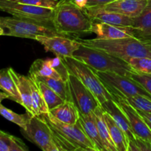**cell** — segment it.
Masks as SVG:
<instances>
[{
    "label": "cell",
    "instance_id": "1",
    "mask_svg": "<svg viewBox=\"0 0 151 151\" xmlns=\"http://www.w3.org/2000/svg\"><path fill=\"white\" fill-rule=\"evenodd\" d=\"M92 19L73 0H60L54 8L52 26L60 35L78 37L90 32Z\"/></svg>",
    "mask_w": 151,
    "mask_h": 151
},
{
    "label": "cell",
    "instance_id": "2",
    "mask_svg": "<svg viewBox=\"0 0 151 151\" xmlns=\"http://www.w3.org/2000/svg\"><path fill=\"white\" fill-rule=\"evenodd\" d=\"M80 43L91 48L102 50L125 61L129 58L147 57L151 58V42L137 38L119 39H79Z\"/></svg>",
    "mask_w": 151,
    "mask_h": 151
},
{
    "label": "cell",
    "instance_id": "3",
    "mask_svg": "<svg viewBox=\"0 0 151 151\" xmlns=\"http://www.w3.org/2000/svg\"><path fill=\"white\" fill-rule=\"evenodd\" d=\"M41 116L55 133L63 151H97V147L86 134L80 121L73 125H69L58 120L50 112L42 114Z\"/></svg>",
    "mask_w": 151,
    "mask_h": 151
},
{
    "label": "cell",
    "instance_id": "4",
    "mask_svg": "<svg viewBox=\"0 0 151 151\" xmlns=\"http://www.w3.org/2000/svg\"><path fill=\"white\" fill-rule=\"evenodd\" d=\"M73 57L99 72H114L128 78L134 72L130 65L122 59L82 44L74 52Z\"/></svg>",
    "mask_w": 151,
    "mask_h": 151
},
{
    "label": "cell",
    "instance_id": "5",
    "mask_svg": "<svg viewBox=\"0 0 151 151\" xmlns=\"http://www.w3.org/2000/svg\"><path fill=\"white\" fill-rule=\"evenodd\" d=\"M61 59L69 73L76 76L94 94L100 106L109 100H114V97L109 92L92 68L74 57H66Z\"/></svg>",
    "mask_w": 151,
    "mask_h": 151
},
{
    "label": "cell",
    "instance_id": "6",
    "mask_svg": "<svg viewBox=\"0 0 151 151\" xmlns=\"http://www.w3.org/2000/svg\"><path fill=\"white\" fill-rule=\"evenodd\" d=\"M22 135L43 151H63L58 138L52 127L41 116H31Z\"/></svg>",
    "mask_w": 151,
    "mask_h": 151
},
{
    "label": "cell",
    "instance_id": "7",
    "mask_svg": "<svg viewBox=\"0 0 151 151\" xmlns=\"http://www.w3.org/2000/svg\"><path fill=\"white\" fill-rule=\"evenodd\" d=\"M0 24L4 30V35L35 39L38 35H60L51 27L32 21L14 17H0Z\"/></svg>",
    "mask_w": 151,
    "mask_h": 151
},
{
    "label": "cell",
    "instance_id": "8",
    "mask_svg": "<svg viewBox=\"0 0 151 151\" xmlns=\"http://www.w3.org/2000/svg\"><path fill=\"white\" fill-rule=\"evenodd\" d=\"M0 10L19 19L32 21L53 27L52 15L54 9L29 5L11 0H0Z\"/></svg>",
    "mask_w": 151,
    "mask_h": 151
},
{
    "label": "cell",
    "instance_id": "9",
    "mask_svg": "<svg viewBox=\"0 0 151 151\" xmlns=\"http://www.w3.org/2000/svg\"><path fill=\"white\" fill-rule=\"evenodd\" d=\"M95 72L111 94H117L122 97L142 96L151 100L150 93L131 78L114 72L99 71H95Z\"/></svg>",
    "mask_w": 151,
    "mask_h": 151
},
{
    "label": "cell",
    "instance_id": "10",
    "mask_svg": "<svg viewBox=\"0 0 151 151\" xmlns=\"http://www.w3.org/2000/svg\"><path fill=\"white\" fill-rule=\"evenodd\" d=\"M72 102L75 104L81 114H88L100 106L97 97L92 92L72 74L68 79Z\"/></svg>",
    "mask_w": 151,
    "mask_h": 151
},
{
    "label": "cell",
    "instance_id": "11",
    "mask_svg": "<svg viewBox=\"0 0 151 151\" xmlns=\"http://www.w3.org/2000/svg\"><path fill=\"white\" fill-rule=\"evenodd\" d=\"M35 41L39 42L47 52H52L60 58L73 57L74 52L81 46L78 40H74L63 35H38Z\"/></svg>",
    "mask_w": 151,
    "mask_h": 151
},
{
    "label": "cell",
    "instance_id": "12",
    "mask_svg": "<svg viewBox=\"0 0 151 151\" xmlns=\"http://www.w3.org/2000/svg\"><path fill=\"white\" fill-rule=\"evenodd\" d=\"M114 101L125 112L134 134L151 144V129L142 116L137 112V109L122 97L116 95H114Z\"/></svg>",
    "mask_w": 151,
    "mask_h": 151
},
{
    "label": "cell",
    "instance_id": "13",
    "mask_svg": "<svg viewBox=\"0 0 151 151\" xmlns=\"http://www.w3.org/2000/svg\"><path fill=\"white\" fill-rule=\"evenodd\" d=\"M90 32L95 34L100 39H119L134 37L131 27L119 26L97 21L92 22Z\"/></svg>",
    "mask_w": 151,
    "mask_h": 151
},
{
    "label": "cell",
    "instance_id": "14",
    "mask_svg": "<svg viewBox=\"0 0 151 151\" xmlns=\"http://www.w3.org/2000/svg\"><path fill=\"white\" fill-rule=\"evenodd\" d=\"M84 9L92 21L105 22L119 26L131 27L132 24L133 18L108 10L103 8L102 6L86 7Z\"/></svg>",
    "mask_w": 151,
    "mask_h": 151
},
{
    "label": "cell",
    "instance_id": "15",
    "mask_svg": "<svg viewBox=\"0 0 151 151\" xmlns=\"http://www.w3.org/2000/svg\"><path fill=\"white\" fill-rule=\"evenodd\" d=\"M148 0H114L100 6L110 11L130 18H135L141 14Z\"/></svg>",
    "mask_w": 151,
    "mask_h": 151
},
{
    "label": "cell",
    "instance_id": "16",
    "mask_svg": "<svg viewBox=\"0 0 151 151\" xmlns=\"http://www.w3.org/2000/svg\"><path fill=\"white\" fill-rule=\"evenodd\" d=\"M101 107L106 113L111 116L115 123L123 131L129 141L134 140L136 138V135L131 128L125 112L122 111L116 101L113 100H109L102 103Z\"/></svg>",
    "mask_w": 151,
    "mask_h": 151
},
{
    "label": "cell",
    "instance_id": "17",
    "mask_svg": "<svg viewBox=\"0 0 151 151\" xmlns=\"http://www.w3.org/2000/svg\"><path fill=\"white\" fill-rule=\"evenodd\" d=\"M131 27L135 38L151 42V0L139 16L133 18Z\"/></svg>",
    "mask_w": 151,
    "mask_h": 151
},
{
    "label": "cell",
    "instance_id": "18",
    "mask_svg": "<svg viewBox=\"0 0 151 151\" xmlns=\"http://www.w3.org/2000/svg\"><path fill=\"white\" fill-rule=\"evenodd\" d=\"M9 72L14 80L17 86L18 91L22 100V106L26 109V111L31 116H35L32 109V90L29 78L17 73L13 68H8Z\"/></svg>",
    "mask_w": 151,
    "mask_h": 151
},
{
    "label": "cell",
    "instance_id": "19",
    "mask_svg": "<svg viewBox=\"0 0 151 151\" xmlns=\"http://www.w3.org/2000/svg\"><path fill=\"white\" fill-rule=\"evenodd\" d=\"M50 113L58 120L69 125L78 122L81 115L75 104L69 100H65L62 104L50 111Z\"/></svg>",
    "mask_w": 151,
    "mask_h": 151
},
{
    "label": "cell",
    "instance_id": "20",
    "mask_svg": "<svg viewBox=\"0 0 151 151\" xmlns=\"http://www.w3.org/2000/svg\"><path fill=\"white\" fill-rule=\"evenodd\" d=\"M79 121L86 134L97 147V151H106L99 134L94 111L88 114H81Z\"/></svg>",
    "mask_w": 151,
    "mask_h": 151
},
{
    "label": "cell",
    "instance_id": "21",
    "mask_svg": "<svg viewBox=\"0 0 151 151\" xmlns=\"http://www.w3.org/2000/svg\"><path fill=\"white\" fill-rule=\"evenodd\" d=\"M104 118L108 125L109 134L115 147H116V150L117 151H128L129 140L125 133L115 123L111 116L105 111Z\"/></svg>",
    "mask_w": 151,
    "mask_h": 151
},
{
    "label": "cell",
    "instance_id": "22",
    "mask_svg": "<svg viewBox=\"0 0 151 151\" xmlns=\"http://www.w3.org/2000/svg\"><path fill=\"white\" fill-rule=\"evenodd\" d=\"M94 113L95 114L99 134H100V139L103 142L105 150L106 151H117L116 147H115L114 144L112 141L110 134H109L108 125L104 118V110L101 107V106L97 107L94 111Z\"/></svg>",
    "mask_w": 151,
    "mask_h": 151
},
{
    "label": "cell",
    "instance_id": "23",
    "mask_svg": "<svg viewBox=\"0 0 151 151\" xmlns=\"http://www.w3.org/2000/svg\"><path fill=\"white\" fill-rule=\"evenodd\" d=\"M0 89L9 96V99L22 106V98L8 68L0 69Z\"/></svg>",
    "mask_w": 151,
    "mask_h": 151
},
{
    "label": "cell",
    "instance_id": "24",
    "mask_svg": "<svg viewBox=\"0 0 151 151\" xmlns=\"http://www.w3.org/2000/svg\"><path fill=\"white\" fill-rule=\"evenodd\" d=\"M29 76V75H28ZM36 81H41L44 83L47 86H48L50 88L54 91H55L61 98L64 100H69L72 101L70 95V91H69V85L68 82L63 81V80L55 79L50 77H44V76H29Z\"/></svg>",
    "mask_w": 151,
    "mask_h": 151
},
{
    "label": "cell",
    "instance_id": "25",
    "mask_svg": "<svg viewBox=\"0 0 151 151\" xmlns=\"http://www.w3.org/2000/svg\"><path fill=\"white\" fill-rule=\"evenodd\" d=\"M29 76H44L63 80L58 72L51 66L49 59H37L31 65L29 71Z\"/></svg>",
    "mask_w": 151,
    "mask_h": 151
},
{
    "label": "cell",
    "instance_id": "26",
    "mask_svg": "<svg viewBox=\"0 0 151 151\" xmlns=\"http://www.w3.org/2000/svg\"><path fill=\"white\" fill-rule=\"evenodd\" d=\"M22 140L0 130V151H28Z\"/></svg>",
    "mask_w": 151,
    "mask_h": 151
},
{
    "label": "cell",
    "instance_id": "27",
    "mask_svg": "<svg viewBox=\"0 0 151 151\" xmlns=\"http://www.w3.org/2000/svg\"><path fill=\"white\" fill-rule=\"evenodd\" d=\"M33 80L36 82L38 88H39L40 91H41V94H42L43 97H44V101H45L47 108L49 109V112L51 110H52L53 109L57 107V106H58L59 105L62 104L65 101L55 91H53L51 88H50L48 86L46 85L44 83L41 82V81H36L35 79Z\"/></svg>",
    "mask_w": 151,
    "mask_h": 151
},
{
    "label": "cell",
    "instance_id": "28",
    "mask_svg": "<svg viewBox=\"0 0 151 151\" xmlns=\"http://www.w3.org/2000/svg\"><path fill=\"white\" fill-rule=\"evenodd\" d=\"M30 83L31 90H32V109L35 116H38L42 114H45L49 112V109L47 108L44 99L38 88L36 82L28 76Z\"/></svg>",
    "mask_w": 151,
    "mask_h": 151
},
{
    "label": "cell",
    "instance_id": "29",
    "mask_svg": "<svg viewBox=\"0 0 151 151\" xmlns=\"http://www.w3.org/2000/svg\"><path fill=\"white\" fill-rule=\"evenodd\" d=\"M0 114L13 123L19 125L21 128H24L29 122L31 116L26 113V114H19L10 109L4 107L2 104L0 103Z\"/></svg>",
    "mask_w": 151,
    "mask_h": 151
},
{
    "label": "cell",
    "instance_id": "30",
    "mask_svg": "<svg viewBox=\"0 0 151 151\" xmlns=\"http://www.w3.org/2000/svg\"><path fill=\"white\" fill-rule=\"evenodd\" d=\"M125 61L135 72L151 74V58L147 57L129 58Z\"/></svg>",
    "mask_w": 151,
    "mask_h": 151
},
{
    "label": "cell",
    "instance_id": "31",
    "mask_svg": "<svg viewBox=\"0 0 151 151\" xmlns=\"http://www.w3.org/2000/svg\"><path fill=\"white\" fill-rule=\"evenodd\" d=\"M114 95L119 96L122 97L124 100H126L129 104L136 109L141 110L142 111L151 113V100L148 98H146L142 96H135V97H122V96L117 95V94H112Z\"/></svg>",
    "mask_w": 151,
    "mask_h": 151
},
{
    "label": "cell",
    "instance_id": "32",
    "mask_svg": "<svg viewBox=\"0 0 151 151\" xmlns=\"http://www.w3.org/2000/svg\"><path fill=\"white\" fill-rule=\"evenodd\" d=\"M51 66L58 72L59 75L61 76L63 81L68 82L69 76V72L68 70L67 67L63 63V60L58 56H55L54 58H48Z\"/></svg>",
    "mask_w": 151,
    "mask_h": 151
},
{
    "label": "cell",
    "instance_id": "33",
    "mask_svg": "<svg viewBox=\"0 0 151 151\" xmlns=\"http://www.w3.org/2000/svg\"><path fill=\"white\" fill-rule=\"evenodd\" d=\"M129 78L140 84L151 94V74L140 73L134 71L130 74Z\"/></svg>",
    "mask_w": 151,
    "mask_h": 151
},
{
    "label": "cell",
    "instance_id": "34",
    "mask_svg": "<svg viewBox=\"0 0 151 151\" xmlns=\"http://www.w3.org/2000/svg\"><path fill=\"white\" fill-rule=\"evenodd\" d=\"M151 151V144L136 136L134 140H131L128 143V151Z\"/></svg>",
    "mask_w": 151,
    "mask_h": 151
},
{
    "label": "cell",
    "instance_id": "35",
    "mask_svg": "<svg viewBox=\"0 0 151 151\" xmlns=\"http://www.w3.org/2000/svg\"><path fill=\"white\" fill-rule=\"evenodd\" d=\"M11 1L29 4V5L48 7L52 9H54L57 6L59 1L58 0H11Z\"/></svg>",
    "mask_w": 151,
    "mask_h": 151
},
{
    "label": "cell",
    "instance_id": "36",
    "mask_svg": "<svg viewBox=\"0 0 151 151\" xmlns=\"http://www.w3.org/2000/svg\"><path fill=\"white\" fill-rule=\"evenodd\" d=\"M114 0H87L86 7H93V6H100L110 3Z\"/></svg>",
    "mask_w": 151,
    "mask_h": 151
},
{
    "label": "cell",
    "instance_id": "37",
    "mask_svg": "<svg viewBox=\"0 0 151 151\" xmlns=\"http://www.w3.org/2000/svg\"><path fill=\"white\" fill-rule=\"evenodd\" d=\"M73 1L81 8H85L87 6V0H73Z\"/></svg>",
    "mask_w": 151,
    "mask_h": 151
},
{
    "label": "cell",
    "instance_id": "38",
    "mask_svg": "<svg viewBox=\"0 0 151 151\" xmlns=\"http://www.w3.org/2000/svg\"><path fill=\"white\" fill-rule=\"evenodd\" d=\"M137 111L143 118L147 119V120H149L151 122V113H147V112L142 111L138 110V109H137Z\"/></svg>",
    "mask_w": 151,
    "mask_h": 151
},
{
    "label": "cell",
    "instance_id": "39",
    "mask_svg": "<svg viewBox=\"0 0 151 151\" xmlns=\"http://www.w3.org/2000/svg\"><path fill=\"white\" fill-rule=\"evenodd\" d=\"M5 99H9V96L6 93L0 92V103H1L2 100H5Z\"/></svg>",
    "mask_w": 151,
    "mask_h": 151
},
{
    "label": "cell",
    "instance_id": "40",
    "mask_svg": "<svg viewBox=\"0 0 151 151\" xmlns=\"http://www.w3.org/2000/svg\"><path fill=\"white\" fill-rule=\"evenodd\" d=\"M0 35H4V30L1 24H0Z\"/></svg>",
    "mask_w": 151,
    "mask_h": 151
},
{
    "label": "cell",
    "instance_id": "41",
    "mask_svg": "<svg viewBox=\"0 0 151 151\" xmlns=\"http://www.w3.org/2000/svg\"><path fill=\"white\" fill-rule=\"evenodd\" d=\"M143 119H145V120L146 123H147V125H148V126H149V128H150V129H151V122H150V121H149V120H147V119H145V118H143Z\"/></svg>",
    "mask_w": 151,
    "mask_h": 151
}]
</instances>
